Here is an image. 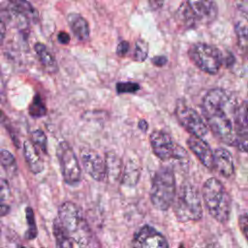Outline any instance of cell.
Returning <instances> with one entry per match:
<instances>
[{
  "label": "cell",
  "mask_w": 248,
  "mask_h": 248,
  "mask_svg": "<svg viewBox=\"0 0 248 248\" xmlns=\"http://www.w3.org/2000/svg\"><path fill=\"white\" fill-rule=\"evenodd\" d=\"M151 62H152V64H154L157 67H162V66H165L168 63V59H167L166 56L158 55V56H154L151 59Z\"/></svg>",
  "instance_id": "35"
},
{
  "label": "cell",
  "mask_w": 248,
  "mask_h": 248,
  "mask_svg": "<svg viewBox=\"0 0 248 248\" xmlns=\"http://www.w3.org/2000/svg\"><path fill=\"white\" fill-rule=\"evenodd\" d=\"M34 49L45 70L48 74H55L58 71V65L54 56L47 49V47L42 43H37L34 46Z\"/></svg>",
  "instance_id": "21"
},
{
  "label": "cell",
  "mask_w": 248,
  "mask_h": 248,
  "mask_svg": "<svg viewBox=\"0 0 248 248\" xmlns=\"http://www.w3.org/2000/svg\"><path fill=\"white\" fill-rule=\"evenodd\" d=\"M187 145L205 168L213 170V151L206 141L202 139L190 136L187 140Z\"/></svg>",
  "instance_id": "15"
},
{
  "label": "cell",
  "mask_w": 248,
  "mask_h": 248,
  "mask_svg": "<svg viewBox=\"0 0 248 248\" xmlns=\"http://www.w3.org/2000/svg\"><path fill=\"white\" fill-rule=\"evenodd\" d=\"M10 205L8 203H6L4 201L0 200V217L6 216L10 213Z\"/></svg>",
  "instance_id": "37"
},
{
  "label": "cell",
  "mask_w": 248,
  "mask_h": 248,
  "mask_svg": "<svg viewBox=\"0 0 248 248\" xmlns=\"http://www.w3.org/2000/svg\"><path fill=\"white\" fill-rule=\"evenodd\" d=\"M148 55V44L142 40L139 39L136 42V46H135V52H134V57L135 60L138 62H143Z\"/></svg>",
  "instance_id": "30"
},
{
  "label": "cell",
  "mask_w": 248,
  "mask_h": 248,
  "mask_svg": "<svg viewBox=\"0 0 248 248\" xmlns=\"http://www.w3.org/2000/svg\"><path fill=\"white\" fill-rule=\"evenodd\" d=\"M202 196L211 217L219 223H227L231 214L232 199L222 182L214 177L208 178L203 183Z\"/></svg>",
  "instance_id": "1"
},
{
  "label": "cell",
  "mask_w": 248,
  "mask_h": 248,
  "mask_svg": "<svg viewBox=\"0 0 248 248\" xmlns=\"http://www.w3.org/2000/svg\"><path fill=\"white\" fill-rule=\"evenodd\" d=\"M234 30L236 33V38H237V42L238 45L240 46V48H242L243 50L246 49L247 46V24H246V20L244 19L237 21L234 24Z\"/></svg>",
  "instance_id": "27"
},
{
  "label": "cell",
  "mask_w": 248,
  "mask_h": 248,
  "mask_svg": "<svg viewBox=\"0 0 248 248\" xmlns=\"http://www.w3.org/2000/svg\"><path fill=\"white\" fill-rule=\"evenodd\" d=\"M175 115L180 125L191 134V136L203 139L208 133V127L200 113L185 103H178Z\"/></svg>",
  "instance_id": "9"
},
{
  "label": "cell",
  "mask_w": 248,
  "mask_h": 248,
  "mask_svg": "<svg viewBox=\"0 0 248 248\" xmlns=\"http://www.w3.org/2000/svg\"><path fill=\"white\" fill-rule=\"evenodd\" d=\"M79 155L87 174L96 181H103L106 178V165L101 155L89 147H82Z\"/></svg>",
  "instance_id": "11"
},
{
  "label": "cell",
  "mask_w": 248,
  "mask_h": 248,
  "mask_svg": "<svg viewBox=\"0 0 248 248\" xmlns=\"http://www.w3.org/2000/svg\"><path fill=\"white\" fill-rule=\"evenodd\" d=\"M232 105L231 96L222 88H213L209 90L202 99V113L211 112L218 109H229Z\"/></svg>",
  "instance_id": "14"
},
{
  "label": "cell",
  "mask_w": 248,
  "mask_h": 248,
  "mask_svg": "<svg viewBox=\"0 0 248 248\" xmlns=\"http://www.w3.org/2000/svg\"><path fill=\"white\" fill-rule=\"evenodd\" d=\"M105 165H106V176H108L109 181L116 182L121 178L123 164L121 159L116 153L112 151L108 152L105 159Z\"/></svg>",
  "instance_id": "19"
},
{
  "label": "cell",
  "mask_w": 248,
  "mask_h": 248,
  "mask_svg": "<svg viewBox=\"0 0 248 248\" xmlns=\"http://www.w3.org/2000/svg\"><path fill=\"white\" fill-rule=\"evenodd\" d=\"M57 220L69 236L81 247L91 238V231L81 210L72 202H63L58 209Z\"/></svg>",
  "instance_id": "2"
},
{
  "label": "cell",
  "mask_w": 248,
  "mask_h": 248,
  "mask_svg": "<svg viewBox=\"0 0 248 248\" xmlns=\"http://www.w3.org/2000/svg\"><path fill=\"white\" fill-rule=\"evenodd\" d=\"M116 92L118 94H123V93H135L140 90V84L137 82H117L115 85Z\"/></svg>",
  "instance_id": "31"
},
{
  "label": "cell",
  "mask_w": 248,
  "mask_h": 248,
  "mask_svg": "<svg viewBox=\"0 0 248 248\" xmlns=\"http://www.w3.org/2000/svg\"><path fill=\"white\" fill-rule=\"evenodd\" d=\"M132 248H170L166 237L151 226L138 230L132 239Z\"/></svg>",
  "instance_id": "10"
},
{
  "label": "cell",
  "mask_w": 248,
  "mask_h": 248,
  "mask_svg": "<svg viewBox=\"0 0 248 248\" xmlns=\"http://www.w3.org/2000/svg\"><path fill=\"white\" fill-rule=\"evenodd\" d=\"M12 5L15 12L21 15L25 18L35 19L37 12L27 0H8Z\"/></svg>",
  "instance_id": "24"
},
{
  "label": "cell",
  "mask_w": 248,
  "mask_h": 248,
  "mask_svg": "<svg viewBox=\"0 0 248 248\" xmlns=\"http://www.w3.org/2000/svg\"><path fill=\"white\" fill-rule=\"evenodd\" d=\"M236 8L246 16L248 11V0H234Z\"/></svg>",
  "instance_id": "34"
},
{
  "label": "cell",
  "mask_w": 248,
  "mask_h": 248,
  "mask_svg": "<svg viewBox=\"0 0 248 248\" xmlns=\"http://www.w3.org/2000/svg\"><path fill=\"white\" fill-rule=\"evenodd\" d=\"M129 48H130V45L127 41H122L120 42L118 45H117V47H116V54L119 56V57H123L127 54V52L129 51Z\"/></svg>",
  "instance_id": "33"
},
{
  "label": "cell",
  "mask_w": 248,
  "mask_h": 248,
  "mask_svg": "<svg viewBox=\"0 0 248 248\" xmlns=\"http://www.w3.org/2000/svg\"><path fill=\"white\" fill-rule=\"evenodd\" d=\"M234 145L243 153L247 151L248 118L247 104L244 101L234 110Z\"/></svg>",
  "instance_id": "13"
},
{
  "label": "cell",
  "mask_w": 248,
  "mask_h": 248,
  "mask_svg": "<svg viewBox=\"0 0 248 248\" xmlns=\"http://www.w3.org/2000/svg\"><path fill=\"white\" fill-rule=\"evenodd\" d=\"M0 165L9 174H13L16 171V162L15 156L6 149L0 150Z\"/></svg>",
  "instance_id": "25"
},
{
  "label": "cell",
  "mask_w": 248,
  "mask_h": 248,
  "mask_svg": "<svg viewBox=\"0 0 248 248\" xmlns=\"http://www.w3.org/2000/svg\"><path fill=\"white\" fill-rule=\"evenodd\" d=\"M176 194V184L173 170L162 167L153 175L150 200L153 206L159 210H167L172 204Z\"/></svg>",
  "instance_id": "4"
},
{
  "label": "cell",
  "mask_w": 248,
  "mask_h": 248,
  "mask_svg": "<svg viewBox=\"0 0 248 248\" xmlns=\"http://www.w3.org/2000/svg\"><path fill=\"white\" fill-rule=\"evenodd\" d=\"M179 248H184V247H183L182 245H180V247H179Z\"/></svg>",
  "instance_id": "44"
},
{
  "label": "cell",
  "mask_w": 248,
  "mask_h": 248,
  "mask_svg": "<svg viewBox=\"0 0 248 248\" xmlns=\"http://www.w3.org/2000/svg\"><path fill=\"white\" fill-rule=\"evenodd\" d=\"M186 3L199 25L210 24L218 16V8L214 0H187Z\"/></svg>",
  "instance_id": "12"
},
{
  "label": "cell",
  "mask_w": 248,
  "mask_h": 248,
  "mask_svg": "<svg viewBox=\"0 0 248 248\" xmlns=\"http://www.w3.org/2000/svg\"><path fill=\"white\" fill-rule=\"evenodd\" d=\"M138 127L140 130H141L143 133H145L148 130V123L144 119H140L138 123Z\"/></svg>",
  "instance_id": "41"
},
{
  "label": "cell",
  "mask_w": 248,
  "mask_h": 248,
  "mask_svg": "<svg viewBox=\"0 0 248 248\" xmlns=\"http://www.w3.org/2000/svg\"><path fill=\"white\" fill-rule=\"evenodd\" d=\"M46 107L45 103L43 102L41 96L37 94L33 98V101L31 102V104L29 106V114L32 117L39 118V117L46 115Z\"/></svg>",
  "instance_id": "26"
},
{
  "label": "cell",
  "mask_w": 248,
  "mask_h": 248,
  "mask_svg": "<svg viewBox=\"0 0 248 248\" xmlns=\"http://www.w3.org/2000/svg\"><path fill=\"white\" fill-rule=\"evenodd\" d=\"M148 4H149V7L151 8V10L157 11L162 8V6L164 4V0H148Z\"/></svg>",
  "instance_id": "38"
},
{
  "label": "cell",
  "mask_w": 248,
  "mask_h": 248,
  "mask_svg": "<svg viewBox=\"0 0 248 248\" xmlns=\"http://www.w3.org/2000/svg\"><path fill=\"white\" fill-rule=\"evenodd\" d=\"M188 56L200 70L210 75L216 74L224 61L221 51L216 46L204 43H197L191 46Z\"/></svg>",
  "instance_id": "5"
},
{
  "label": "cell",
  "mask_w": 248,
  "mask_h": 248,
  "mask_svg": "<svg viewBox=\"0 0 248 248\" xmlns=\"http://www.w3.org/2000/svg\"><path fill=\"white\" fill-rule=\"evenodd\" d=\"M57 157L64 181L71 186L78 184L81 178V170L75 151L67 141L59 142Z\"/></svg>",
  "instance_id": "7"
},
{
  "label": "cell",
  "mask_w": 248,
  "mask_h": 248,
  "mask_svg": "<svg viewBox=\"0 0 248 248\" xmlns=\"http://www.w3.org/2000/svg\"><path fill=\"white\" fill-rule=\"evenodd\" d=\"M140 176V167L137 160L129 159L124 165L121 174V181L127 187H134Z\"/></svg>",
  "instance_id": "20"
},
{
  "label": "cell",
  "mask_w": 248,
  "mask_h": 248,
  "mask_svg": "<svg viewBox=\"0 0 248 248\" xmlns=\"http://www.w3.org/2000/svg\"><path fill=\"white\" fill-rule=\"evenodd\" d=\"M53 235L56 248H73V239L63 229L57 218L53 222Z\"/></svg>",
  "instance_id": "23"
},
{
  "label": "cell",
  "mask_w": 248,
  "mask_h": 248,
  "mask_svg": "<svg viewBox=\"0 0 248 248\" xmlns=\"http://www.w3.org/2000/svg\"><path fill=\"white\" fill-rule=\"evenodd\" d=\"M31 142L36 148L41 149L44 153H46V145H47V140L45 135V133L38 129L31 133Z\"/></svg>",
  "instance_id": "29"
},
{
  "label": "cell",
  "mask_w": 248,
  "mask_h": 248,
  "mask_svg": "<svg viewBox=\"0 0 248 248\" xmlns=\"http://www.w3.org/2000/svg\"><path fill=\"white\" fill-rule=\"evenodd\" d=\"M67 21L73 34L78 41L85 42L86 40H88L90 35V29L86 18H84L79 14L71 13L67 16Z\"/></svg>",
  "instance_id": "17"
},
{
  "label": "cell",
  "mask_w": 248,
  "mask_h": 248,
  "mask_svg": "<svg viewBox=\"0 0 248 248\" xmlns=\"http://www.w3.org/2000/svg\"><path fill=\"white\" fill-rule=\"evenodd\" d=\"M57 40L60 44H63V45H66L70 42V35L65 32V31H60L57 35Z\"/></svg>",
  "instance_id": "36"
},
{
  "label": "cell",
  "mask_w": 248,
  "mask_h": 248,
  "mask_svg": "<svg viewBox=\"0 0 248 248\" xmlns=\"http://www.w3.org/2000/svg\"><path fill=\"white\" fill-rule=\"evenodd\" d=\"M0 235H1V228H0Z\"/></svg>",
  "instance_id": "45"
},
{
  "label": "cell",
  "mask_w": 248,
  "mask_h": 248,
  "mask_svg": "<svg viewBox=\"0 0 248 248\" xmlns=\"http://www.w3.org/2000/svg\"><path fill=\"white\" fill-rule=\"evenodd\" d=\"M23 154L26 161V164L29 170L33 173H40L44 170V162L41 158L38 149L33 145L29 140L24 141L23 143Z\"/></svg>",
  "instance_id": "18"
},
{
  "label": "cell",
  "mask_w": 248,
  "mask_h": 248,
  "mask_svg": "<svg viewBox=\"0 0 248 248\" xmlns=\"http://www.w3.org/2000/svg\"><path fill=\"white\" fill-rule=\"evenodd\" d=\"M150 144L153 153L162 161L174 160L186 164L188 154L186 150L173 142L171 137L165 131L155 130L150 135Z\"/></svg>",
  "instance_id": "6"
},
{
  "label": "cell",
  "mask_w": 248,
  "mask_h": 248,
  "mask_svg": "<svg viewBox=\"0 0 248 248\" xmlns=\"http://www.w3.org/2000/svg\"><path fill=\"white\" fill-rule=\"evenodd\" d=\"M18 248H25L24 246H18Z\"/></svg>",
  "instance_id": "43"
},
{
  "label": "cell",
  "mask_w": 248,
  "mask_h": 248,
  "mask_svg": "<svg viewBox=\"0 0 248 248\" xmlns=\"http://www.w3.org/2000/svg\"><path fill=\"white\" fill-rule=\"evenodd\" d=\"M171 205L177 221L181 223L199 221L202 216L201 197L191 183L181 184Z\"/></svg>",
  "instance_id": "3"
},
{
  "label": "cell",
  "mask_w": 248,
  "mask_h": 248,
  "mask_svg": "<svg viewBox=\"0 0 248 248\" xmlns=\"http://www.w3.org/2000/svg\"><path fill=\"white\" fill-rule=\"evenodd\" d=\"M227 111L228 109H219L203 113V116L206 119V125L220 141L228 145H234V129Z\"/></svg>",
  "instance_id": "8"
},
{
  "label": "cell",
  "mask_w": 248,
  "mask_h": 248,
  "mask_svg": "<svg viewBox=\"0 0 248 248\" xmlns=\"http://www.w3.org/2000/svg\"><path fill=\"white\" fill-rule=\"evenodd\" d=\"M204 248H220V247H219L217 244H214V243H213V244H208V245L205 246Z\"/></svg>",
  "instance_id": "42"
},
{
  "label": "cell",
  "mask_w": 248,
  "mask_h": 248,
  "mask_svg": "<svg viewBox=\"0 0 248 248\" xmlns=\"http://www.w3.org/2000/svg\"><path fill=\"white\" fill-rule=\"evenodd\" d=\"M25 215H26V221H27V224H28V229H27V232H26V238L31 240V239H34L37 236V233H38L34 212H33L31 207H29V206L26 207Z\"/></svg>",
  "instance_id": "28"
},
{
  "label": "cell",
  "mask_w": 248,
  "mask_h": 248,
  "mask_svg": "<svg viewBox=\"0 0 248 248\" xmlns=\"http://www.w3.org/2000/svg\"><path fill=\"white\" fill-rule=\"evenodd\" d=\"M240 229L242 230L243 234L246 236V233H247V216H246V214L240 216Z\"/></svg>",
  "instance_id": "39"
},
{
  "label": "cell",
  "mask_w": 248,
  "mask_h": 248,
  "mask_svg": "<svg viewBox=\"0 0 248 248\" xmlns=\"http://www.w3.org/2000/svg\"><path fill=\"white\" fill-rule=\"evenodd\" d=\"M175 19L177 21V24L184 28V29H193L196 28L199 24L197 23L194 16L192 15L186 1L183 2L175 13Z\"/></svg>",
  "instance_id": "22"
},
{
  "label": "cell",
  "mask_w": 248,
  "mask_h": 248,
  "mask_svg": "<svg viewBox=\"0 0 248 248\" xmlns=\"http://www.w3.org/2000/svg\"><path fill=\"white\" fill-rule=\"evenodd\" d=\"M6 35V26L3 20L0 19V46L3 44Z\"/></svg>",
  "instance_id": "40"
},
{
  "label": "cell",
  "mask_w": 248,
  "mask_h": 248,
  "mask_svg": "<svg viewBox=\"0 0 248 248\" xmlns=\"http://www.w3.org/2000/svg\"><path fill=\"white\" fill-rule=\"evenodd\" d=\"M11 194V188L9 182L3 178L0 177V200L1 201H6Z\"/></svg>",
  "instance_id": "32"
},
{
  "label": "cell",
  "mask_w": 248,
  "mask_h": 248,
  "mask_svg": "<svg viewBox=\"0 0 248 248\" xmlns=\"http://www.w3.org/2000/svg\"><path fill=\"white\" fill-rule=\"evenodd\" d=\"M213 169H215L222 176L227 178L233 174V160L229 150L219 147L213 151Z\"/></svg>",
  "instance_id": "16"
}]
</instances>
